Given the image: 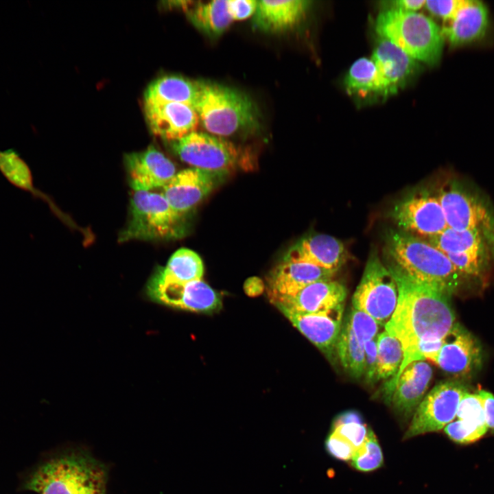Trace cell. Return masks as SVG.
Instances as JSON below:
<instances>
[{
    "instance_id": "cell-21",
    "label": "cell",
    "mask_w": 494,
    "mask_h": 494,
    "mask_svg": "<svg viewBox=\"0 0 494 494\" xmlns=\"http://www.w3.org/2000/svg\"><path fill=\"white\" fill-rule=\"evenodd\" d=\"M335 273L307 263L283 261L269 275L268 296L271 301L292 296L311 283L331 280Z\"/></svg>"
},
{
    "instance_id": "cell-26",
    "label": "cell",
    "mask_w": 494,
    "mask_h": 494,
    "mask_svg": "<svg viewBox=\"0 0 494 494\" xmlns=\"http://www.w3.org/2000/svg\"><path fill=\"white\" fill-rule=\"evenodd\" d=\"M192 24L201 32L215 38L222 34L233 21L226 1L214 0L207 3L192 2L185 10Z\"/></svg>"
},
{
    "instance_id": "cell-13",
    "label": "cell",
    "mask_w": 494,
    "mask_h": 494,
    "mask_svg": "<svg viewBox=\"0 0 494 494\" xmlns=\"http://www.w3.org/2000/svg\"><path fill=\"white\" fill-rule=\"evenodd\" d=\"M346 290L336 281L311 283L296 294L271 301L284 314H316L331 310L344 303Z\"/></svg>"
},
{
    "instance_id": "cell-23",
    "label": "cell",
    "mask_w": 494,
    "mask_h": 494,
    "mask_svg": "<svg viewBox=\"0 0 494 494\" xmlns=\"http://www.w3.org/2000/svg\"><path fill=\"white\" fill-rule=\"evenodd\" d=\"M432 377L425 360L409 364L394 384L390 403L399 414L409 416L423 400Z\"/></svg>"
},
{
    "instance_id": "cell-6",
    "label": "cell",
    "mask_w": 494,
    "mask_h": 494,
    "mask_svg": "<svg viewBox=\"0 0 494 494\" xmlns=\"http://www.w3.org/2000/svg\"><path fill=\"white\" fill-rule=\"evenodd\" d=\"M130 211L127 225L119 236L120 242L172 239L185 231L183 216L174 211L162 193L135 191Z\"/></svg>"
},
{
    "instance_id": "cell-40",
    "label": "cell",
    "mask_w": 494,
    "mask_h": 494,
    "mask_svg": "<svg viewBox=\"0 0 494 494\" xmlns=\"http://www.w3.org/2000/svg\"><path fill=\"white\" fill-rule=\"evenodd\" d=\"M228 12L233 20H243L254 14L257 1L228 0L226 1Z\"/></svg>"
},
{
    "instance_id": "cell-24",
    "label": "cell",
    "mask_w": 494,
    "mask_h": 494,
    "mask_svg": "<svg viewBox=\"0 0 494 494\" xmlns=\"http://www.w3.org/2000/svg\"><path fill=\"white\" fill-rule=\"evenodd\" d=\"M310 3L306 0L257 1L254 25L270 33L290 30L303 19Z\"/></svg>"
},
{
    "instance_id": "cell-7",
    "label": "cell",
    "mask_w": 494,
    "mask_h": 494,
    "mask_svg": "<svg viewBox=\"0 0 494 494\" xmlns=\"http://www.w3.org/2000/svg\"><path fill=\"white\" fill-rule=\"evenodd\" d=\"M175 154L184 162L220 176L248 161V154L231 141L204 132H192L170 142Z\"/></svg>"
},
{
    "instance_id": "cell-15",
    "label": "cell",
    "mask_w": 494,
    "mask_h": 494,
    "mask_svg": "<svg viewBox=\"0 0 494 494\" xmlns=\"http://www.w3.org/2000/svg\"><path fill=\"white\" fill-rule=\"evenodd\" d=\"M482 349L475 337L455 323L443 338V344L435 362L445 372L467 376L480 367Z\"/></svg>"
},
{
    "instance_id": "cell-22",
    "label": "cell",
    "mask_w": 494,
    "mask_h": 494,
    "mask_svg": "<svg viewBox=\"0 0 494 494\" xmlns=\"http://www.w3.org/2000/svg\"><path fill=\"white\" fill-rule=\"evenodd\" d=\"M489 26V10L480 1L464 0L456 15L442 29L444 38L456 47L484 38Z\"/></svg>"
},
{
    "instance_id": "cell-42",
    "label": "cell",
    "mask_w": 494,
    "mask_h": 494,
    "mask_svg": "<svg viewBox=\"0 0 494 494\" xmlns=\"http://www.w3.org/2000/svg\"><path fill=\"white\" fill-rule=\"evenodd\" d=\"M443 344V338L438 340L421 342L417 348L419 360H425L427 359L435 363Z\"/></svg>"
},
{
    "instance_id": "cell-31",
    "label": "cell",
    "mask_w": 494,
    "mask_h": 494,
    "mask_svg": "<svg viewBox=\"0 0 494 494\" xmlns=\"http://www.w3.org/2000/svg\"><path fill=\"white\" fill-rule=\"evenodd\" d=\"M377 366L376 379L395 377L403 360L400 341L386 330L377 336Z\"/></svg>"
},
{
    "instance_id": "cell-32",
    "label": "cell",
    "mask_w": 494,
    "mask_h": 494,
    "mask_svg": "<svg viewBox=\"0 0 494 494\" xmlns=\"http://www.w3.org/2000/svg\"><path fill=\"white\" fill-rule=\"evenodd\" d=\"M383 454L373 431L369 428L367 436L351 459V464L360 471H371L382 466Z\"/></svg>"
},
{
    "instance_id": "cell-17",
    "label": "cell",
    "mask_w": 494,
    "mask_h": 494,
    "mask_svg": "<svg viewBox=\"0 0 494 494\" xmlns=\"http://www.w3.org/2000/svg\"><path fill=\"white\" fill-rule=\"evenodd\" d=\"M220 175L191 167L176 173L161 193L171 207L183 216L213 189Z\"/></svg>"
},
{
    "instance_id": "cell-25",
    "label": "cell",
    "mask_w": 494,
    "mask_h": 494,
    "mask_svg": "<svg viewBox=\"0 0 494 494\" xmlns=\"http://www.w3.org/2000/svg\"><path fill=\"white\" fill-rule=\"evenodd\" d=\"M199 93V80L178 75H167L150 83L144 94V101L176 102L193 108Z\"/></svg>"
},
{
    "instance_id": "cell-41",
    "label": "cell",
    "mask_w": 494,
    "mask_h": 494,
    "mask_svg": "<svg viewBox=\"0 0 494 494\" xmlns=\"http://www.w3.org/2000/svg\"><path fill=\"white\" fill-rule=\"evenodd\" d=\"M377 336L364 344V373L367 381H373L376 379L377 366Z\"/></svg>"
},
{
    "instance_id": "cell-36",
    "label": "cell",
    "mask_w": 494,
    "mask_h": 494,
    "mask_svg": "<svg viewBox=\"0 0 494 494\" xmlns=\"http://www.w3.org/2000/svg\"><path fill=\"white\" fill-rule=\"evenodd\" d=\"M325 447L330 455L342 460H351L356 450L346 438L333 431L327 438Z\"/></svg>"
},
{
    "instance_id": "cell-30",
    "label": "cell",
    "mask_w": 494,
    "mask_h": 494,
    "mask_svg": "<svg viewBox=\"0 0 494 494\" xmlns=\"http://www.w3.org/2000/svg\"><path fill=\"white\" fill-rule=\"evenodd\" d=\"M336 353L345 370L352 377L364 373V349L360 345L347 321L344 323L336 344Z\"/></svg>"
},
{
    "instance_id": "cell-43",
    "label": "cell",
    "mask_w": 494,
    "mask_h": 494,
    "mask_svg": "<svg viewBox=\"0 0 494 494\" xmlns=\"http://www.w3.org/2000/svg\"><path fill=\"white\" fill-rule=\"evenodd\" d=\"M478 394L482 399L487 428L494 432V395L484 390H479Z\"/></svg>"
},
{
    "instance_id": "cell-29",
    "label": "cell",
    "mask_w": 494,
    "mask_h": 494,
    "mask_svg": "<svg viewBox=\"0 0 494 494\" xmlns=\"http://www.w3.org/2000/svg\"><path fill=\"white\" fill-rule=\"evenodd\" d=\"M344 83L351 94L383 96L378 71L372 59L361 58L355 60L346 74Z\"/></svg>"
},
{
    "instance_id": "cell-19",
    "label": "cell",
    "mask_w": 494,
    "mask_h": 494,
    "mask_svg": "<svg viewBox=\"0 0 494 494\" xmlns=\"http://www.w3.org/2000/svg\"><path fill=\"white\" fill-rule=\"evenodd\" d=\"M343 243L325 234L302 238L287 251L283 261L307 263L336 272L346 261Z\"/></svg>"
},
{
    "instance_id": "cell-3",
    "label": "cell",
    "mask_w": 494,
    "mask_h": 494,
    "mask_svg": "<svg viewBox=\"0 0 494 494\" xmlns=\"http://www.w3.org/2000/svg\"><path fill=\"white\" fill-rule=\"evenodd\" d=\"M193 108L204 129L215 136L248 135L260 128L259 111L251 98L216 82L199 80Z\"/></svg>"
},
{
    "instance_id": "cell-45",
    "label": "cell",
    "mask_w": 494,
    "mask_h": 494,
    "mask_svg": "<svg viewBox=\"0 0 494 494\" xmlns=\"http://www.w3.org/2000/svg\"><path fill=\"white\" fill-rule=\"evenodd\" d=\"M351 423H364L362 416L358 412L349 411L340 414L334 421L333 427Z\"/></svg>"
},
{
    "instance_id": "cell-33",
    "label": "cell",
    "mask_w": 494,
    "mask_h": 494,
    "mask_svg": "<svg viewBox=\"0 0 494 494\" xmlns=\"http://www.w3.org/2000/svg\"><path fill=\"white\" fill-rule=\"evenodd\" d=\"M456 416L464 425L483 435L488 430L482 399L478 393L465 392L460 401Z\"/></svg>"
},
{
    "instance_id": "cell-5",
    "label": "cell",
    "mask_w": 494,
    "mask_h": 494,
    "mask_svg": "<svg viewBox=\"0 0 494 494\" xmlns=\"http://www.w3.org/2000/svg\"><path fill=\"white\" fill-rule=\"evenodd\" d=\"M379 38H385L416 60L434 65L440 59L444 37L430 18L416 12L388 8L375 21Z\"/></svg>"
},
{
    "instance_id": "cell-39",
    "label": "cell",
    "mask_w": 494,
    "mask_h": 494,
    "mask_svg": "<svg viewBox=\"0 0 494 494\" xmlns=\"http://www.w3.org/2000/svg\"><path fill=\"white\" fill-rule=\"evenodd\" d=\"M464 0L425 1V6L432 14L450 21L462 5Z\"/></svg>"
},
{
    "instance_id": "cell-4",
    "label": "cell",
    "mask_w": 494,
    "mask_h": 494,
    "mask_svg": "<svg viewBox=\"0 0 494 494\" xmlns=\"http://www.w3.org/2000/svg\"><path fill=\"white\" fill-rule=\"evenodd\" d=\"M386 243L392 262L412 278L449 296L460 285L464 275L428 242L405 232L391 231Z\"/></svg>"
},
{
    "instance_id": "cell-38",
    "label": "cell",
    "mask_w": 494,
    "mask_h": 494,
    "mask_svg": "<svg viewBox=\"0 0 494 494\" xmlns=\"http://www.w3.org/2000/svg\"><path fill=\"white\" fill-rule=\"evenodd\" d=\"M368 430L364 423H351L333 427V431L346 438L355 449L364 443Z\"/></svg>"
},
{
    "instance_id": "cell-20",
    "label": "cell",
    "mask_w": 494,
    "mask_h": 494,
    "mask_svg": "<svg viewBox=\"0 0 494 494\" xmlns=\"http://www.w3.org/2000/svg\"><path fill=\"white\" fill-rule=\"evenodd\" d=\"M344 303L326 312L285 316L310 342L329 360L334 358L336 344L341 331Z\"/></svg>"
},
{
    "instance_id": "cell-12",
    "label": "cell",
    "mask_w": 494,
    "mask_h": 494,
    "mask_svg": "<svg viewBox=\"0 0 494 494\" xmlns=\"http://www.w3.org/2000/svg\"><path fill=\"white\" fill-rule=\"evenodd\" d=\"M436 197L447 226L456 230L481 231L491 222L484 203L460 184L453 182L442 187Z\"/></svg>"
},
{
    "instance_id": "cell-16",
    "label": "cell",
    "mask_w": 494,
    "mask_h": 494,
    "mask_svg": "<svg viewBox=\"0 0 494 494\" xmlns=\"http://www.w3.org/2000/svg\"><path fill=\"white\" fill-rule=\"evenodd\" d=\"M124 163L130 185L135 191L163 187L176 174L174 164L153 146L126 154Z\"/></svg>"
},
{
    "instance_id": "cell-34",
    "label": "cell",
    "mask_w": 494,
    "mask_h": 494,
    "mask_svg": "<svg viewBox=\"0 0 494 494\" xmlns=\"http://www.w3.org/2000/svg\"><path fill=\"white\" fill-rule=\"evenodd\" d=\"M346 321L363 347L366 342L374 339L377 336L380 325L363 311L353 308Z\"/></svg>"
},
{
    "instance_id": "cell-37",
    "label": "cell",
    "mask_w": 494,
    "mask_h": 494,
    "mask_svg": "<svg viewBox=\"0 0 494 494\" xmlns=\"http://www.w3.org/2000/svg\"><path fill=\"white\" fill-rule=\"evenodd\" d=\"M444 431L451 440L463 444L473 443L484 436L458 419L447 424Z\"/></svg>"
},
{
    "instance_id": "cell-9",
    "label": "cell",
    "mask_w": 494,
    "mask_h": 494,
    "mask_svg": "<svg viewBox=\"0 0 494 494\" xmlns=\"http://www.w3.org/2000/svg\"><path fill=\"white\" fill-rule=\"evenodd\" d=\"M467 391L458 381L437 384L416 408L403 439L444 428L456 416L460 401Z\"/></svg>"
},
{
    "instance_id": "cell-27",
    "label": "cell",
    "mask_w": 494,
    "mask_h": 494,
    "mask_svg": "<svg viewBox=\"0 0 494 494\" xmlns=\"http://www.w3.org/2000/svg\"><path fill=\"white\" fill-rule=\"evenodd\" d=\"M203 263L200 256L187 248H180L169 258L166 266L159 268L154 276L166 281L187 283L202 280Z\"/></svg>"
},
{
    "instance_id": "cell-8",
    "label": "cell",
    "mask_w": 494,
    "mask_h": 494,
    "mask_svg": "<svg viewBox=\"0 0 494 494\" xmlns=\"http://www.w3.org/2000/svg\"><path fill=\"white\" fill-rule=\"evenodd\" d=\"M397 283L377 254H370L352 298L353 308L364 311L380 325L390 320L397 304Z\"/></svg>"
},
{
    "instance_id": "cell-2",
    "label": "cell",
    "mask_w": 494,
    "mask_h": 494,
    "mask_svg": "<svg viewBox=\"0 0 494 494\" xmlns=\"http://www.w3.org/2000/svg\"><path fill=\"white\" fill-rule=\"evenodd\" d=\"M108 470L83 451L51 458L37 467L24 488L38 494H107Z\"/></svg>"
},
{
    "instance_id": "cell-1",
    "label": "cell",
    "mask_w": 494,
    "mask_h": 494,
    "mask_svg": "<svg viewBox=\"0 0 494 494\" xmlns=\"http://www.w3.org/2000/svg\"><path fill=\"white\" fill-rule=\"evenodd\" d=\"M398 288L395 310L385 329L402 344L403 360L388 385L391 397L394 384L403 369L414 361L419 344L443 339L455 325L449 296L408 275L393 262L387 266Z\"/></svg>"
},
{
    "instance_id": "cell-11",
    "label": "cell",
    "mask_w": 494,
    "mask_h": 494,
    "mask_svg": "<svg viewBox=\"0 0 494 494\" xmlns=\"http://www.w3.org/2000/svg\"><path fill=\"white\" fill-rule=\"evenodd\" d=\"M392 216L405 231L427 237L437 235L448 227L436 196L423 190L410 193L397 202Z\"/></svg>"
},
{
    "instance_id": "cell-10",
    "label": "cell",
    "mask_w": 494,
    "mask_h": 494,
    "mask_svg": "<svg viewBox=\"0 0 494 494\" xmlns=\"http://www.w3.org/2000/svg\"><path fill=\"white\" fill-rule=\"evenodd\" d=\"M146 293L156 303L196 312H212L222 305L220 295L202 280L177 283L152 275Z\"/></svg>"
},
{
    "instance_id": "cell-44",
    "label": "cell",
    "mask_w": 494,
    "mask_h": 494,
    "mask_svg": "<svg viewBox=\"0 0 494 494\" xmlns=\"http://www.w3.org/2000/svg\"><path fill=\"white\" fill-rule=\"evenodd\" d=\"M391 8L405 12H415L425 5L424 0H399L391 2Z\"/></svg>"
},
{
    "instance_id": "cell-18",
    "label": "cell",
    "mask_w": 494,
    "mask_h": 494,
    "mask_svg": "<svg viewBox=\"0 0 494 494\" xmlns=\"http://www.w3.org/2000/svg\"><path fill=\"white\" fill-rule=\"evenodd\" d=\"M372 56L383 97L396 93L417 70L416 60L389 40L379 38Z\"/></svg>"
},
{
    "instance_id": "cell-35",
    "label": "cell",
    "mask_w": 494,
    "mask_h": 494,
    "mask_svg": "<svg viewBox=\"0 0 494 494\" xmlns=\"http://www.w3.org/2000/svg\"><path fill=\"white\" fill-rule=\"evenodd\" d=\"M446 255L454 267L463 275L477 277L483 270L485 253L469 252Z\"/></svg>"
},
{
    "instance_id": "cell-14",
    "label": "cell",
    "mask_w": 494,
    "mask_h": 494,
    "mask_svg": "<svg viewBox=\"0 0 494 494\" xmlns=\"http://www.w3.org/2000/svg\"><path fill=\"white\" fill-rule=\"evenodd\" d=\"M143 104L145 119L154 135L172 142L196 131L199 119L193 107L176 102Z\"/></svg>"
},
{
    "instance_id": "cell-28",
    "label": "cell",
    "mask_w": 494,
    "mask_h": 494,
    "mask_svg": "<svg viewBox=\"0 0 494 494\" xmlns=\"http://www.w3.org/2000/svg\"><path fill=\"white\" fill-rule=\"evenodd\" d=\"M428 242L447 254L485 253L482 232L478 229L456 230L447 227L441 233L428 237Z\"/></svg>"
}]
</instances>
